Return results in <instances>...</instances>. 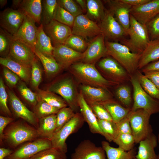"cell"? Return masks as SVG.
<instances>
[{
	"label": "cell",
	"mask_w": 159,
	"mask_h": 159,
	"mask_svg": "<svg viewBox=\"0 0 159 159\" xmlns=\"http://www.w3.org/2000/svg\"><path fill=\"white\" fill-rule=\"evenodd\" d=\"M39 137L35 127L23 122H12L4 131L3 141H4L9 146L15 150L21 144Z\"/></svg>",
	"instance_id": "cell-1"
},
{
	"label": "cell",
	"mask_w": 159,
	"mask_h": 159,
	"mask_svg": "<svg viewBox=\"0 0 159 159\" xmlns=\"http://www.w3.org/2000/svg\"><path fill=\"white\" fill-rule=\"evenodd\" d=\"M107 55L119 62L130 75L138 70V66L141 54L131 52L125 45L117 42L105 41Z\"/></svg>",
	"instance_id": "cell-2"
},
{
	"label": "cell",
	"mask_w": 159,
	"mask_h": 159,
	"mask_svg": "<svg viewBox=\"0 0 159 159\" xmlns=\"http://www.w3.org/2000/svg\"><path fill=\"white\" fill-rule=\"evenodd\" d=\"M71 68L75 76L84 85L107 89L118 84L105 78L96 68L94 64L76 62L71 66Z\"/></svg>",
	"instance_id": "cell-3"
},
{
	"label": "cell",
	"mask_w": 159,
	"mask_h": 159,
	"mask_svg": "<svg viewBox=\"0 0 159 159\" xmlns=\"http://www.w3.org/2000/svg\"><path fill=\"white\" fill-rule=\"evenodd\" d=\"M130 26L128 31V39L125 38L121 43L134 53L141 54L150 41L147 27L137 21L130 14Z\"/></svg>",
	"instance_id": "cell-4"
},
{
	"label": "cell",
	"mask_w": 159,
	"mask_h": 159,
	"mask_svg": "<svg viewBox=\"0 0 159 159\" xmlns=\"http://www.w3.org/2000/svg\"><path fill=\"white\" fill-rule=\"evenodd\" d=\"M130 80L133 89V102L131 110L143 109L150 115L159 113V102L145 91L137 75H130Z\"/></svg>",
	"instance_id": "cell-5"
},
{
	"label": "cell",
	"mask_w": 159,
	"mask_h": 159,
	"mask_svg": "<svg viewBox=\"0 0 159 159\" xmlns=\"http://www.w3.org/2000/svg\"><path fill=\"white\" fill-rule=\"evenodd\" d=\"M151 115L142 109L131 110L128 113L127 117L135 143H138L152 133L153 129L150 123Z\"/></svg>",
	"instance_id": "cell-6"
},
{
	"label": "cell",
	"mask_w": 159,
	"mask_h": 159,
	"mask_svg": "<svg viewBox=\"0 0 159 159\" xmlns=\"http://www.w3.org/2000/svg\"><path fill=\"white\" fill-rule=\"evenodd\" d=\"M48 91L60 95L74 112L79 108L78 102L79 94L72 78L67 77L54 82L49 87Z\"/></svg>",
	"instance_id": "cell-7"
},
{
	"label": "cell",
	"mask_w": 159,
	"mask_h": 159,
	"mask_svg": "<svg viewBox=\"0 0 159 159\" xmlns=\"http://www.w3.org/2000/svg\"><path fill=\"white\" fill-rule=\"evenodd\" d=\"M85 122L81 113H76L68 122L55 133L51 140L52 147L66 153L67 151L66 139L70 135L77 132Z\"/></svg>",
	"instance_id": "cell-8"
},
{
	"label": "cell",
	"mask_w": 159,
	"mask_h": 159,
	"mask_svg": "<svg viewBox=\"0 0 159 159\" xmlns=\"http://www.w3.org/2000/svg\"><path fill=\"white\" fill-rule=\"evenodd\" d=\"M52 148L51 140L45 138H39L19 146L5 159H30L41 151Z\"/></svg>",
	"instance_id": "cell-9"
},
{
	"label": "cell",
	"mask_w": 159,
	"mask_h": 159,
	"mask_svg": "<svg viewBox=\"0 0 159 159\" xmlns=\"http://www.w3.org/2000/svg\"><path fill=\"white\" fill-rule=\"evenodd\" d=\"M105 39L117 42L125 38L127 34L123 27L117 21L109 10H106L99 25Z\"/></svg>",
	"instance_id": "cell-10"
},
{
	"label": "cell",
	"mask_w": 159,
	"mask_h": 159,
	"mask_svg": "<svg viewBox=\"0 0 159 159\" xmlns=\"http://www.w3.org/2000/svg\"><path fill=\"white\" fill-rule=\"evenodd\" d=\"M26 16L19 9L7 8L0 13L1 27L13 36L19 29Z\"/></svg>",
	"instance_id": "cell-11"
},
{
	"label": "cell",
	"mask_w": 159,
	"mask_h": 159,
	"mask_svg": "<svg viewBox=\"0 0 159 159\" xmlns=\"http://www.w3.org/2000/svg\"><path fill=\"white\" fill-rule=\"evenodd\" d=\"M72 29V34L85 39L95 37L102 33L99 26L96 22L83 14L75 17Z\"/></svg>",
	"instance_id": "cell-12"
},
{
	"label": "cell",
	"mask_w": 159,
	"mask_h": 159,
	"mask_svg": "<svg viewBox=\"0 0 159 159\" xmlns=\"http://www.w3.org/2000/svg\"><path fill=\"white\" fill-rule=\"evenodd\" d=\"M35 23L33 19L26 15L19 30L12 36L13 40L20 41L26 45L34 53L37 29Z\"/></svg>",
	"instance_id": "cell-13"
},
{
	"label": "cell",
	"mask_w": 159,
	"mask_h": 159,
	"mask_svg": "<svg viewBox=\"0 0 159 159\" xmlns=\"http://www.w3.org/2000/svg\"><path fill=\"white\" fill-rule=\"evenodd\" d=\"M99 67L117 83H123L130 75L125 68L112 57H106L98 62Z\"/></svg>",
	"instance_id": "cell-14"
},
{
	"label": "cell",
	"mask_w": 159,
	"mask_h": 159,
	"mask_svg": "<svg viewBox=\"0 0 159 159\" xmlns=\"http://www.w3.org/2000/svg\"><path fill=\"white\" fill-rule=\"evenodd\" d=\"M105 38L101 34L95 37L89 43L84 52L82 60L83 62L94 64L101 57L107 55V50L105 44Z\"/></svg>",
	"instance_id": "cell-15"
},
{
	"label": "cell",
	"mask_w": 159,
	"mask_h": 159,
	"mask_svg": "<svg viewBox=\"0 0 159 159\" xmlns=\"http://www.w3.org/2000/svg\"><path fill=\"white\" fill-rule=\"evenodd\" d=\"M102 147H97L89 140L81 141L72 154L71 159H106Z\"/></svg>",
	"instance_id": "cell-16"
},
{
	"label": "cell",
	"mask_w": 159,
	"mask_h": 159,
	"mask_svg": "<svg viewBox=\"0 0 159 159\" xmlns=\"http://www.w3.org/2000/svg\"><path fill=\"white\" fill-rule=\"evenodd\" d=\"M43 29L50 38L54 47L64 44L67 39L72 34L70 27L54 19L43 26Z\"/></svg>",
	"instance_id": "cell-17"
},
{
	"label": "cell",
	"mask_w": 159,
	"mask_h": 159,
	"mask_svg": "<svg viewBox=\"0 0 159 159\" xmlns=\"http://www.w3.org/2000/svg\"><path fill=\"white\" fill-rule=\"evenodd\" d=\"M9 97L11 109L15 115L22 119L37 129L39 119L34 112L29 110L12 91H9Z\"/></svg>",
	"instance_id": "cell-18"
},
{
	"label": "cell",
	"mask_w": 159,
	"mask_h": 159,
	"mask_svg": "<svg viewBox=\"0 0 159 159\" xmlns=\"http://www.w3.org/2000/svg\"><path fill=\"white\" fill-rule=\"evenodd\" d=\"M159 14V0H150L143 5L132 7L130 14L138 22L145 25Z\"/></svg>",
	"instance_id": "cell-19"
},
{
	"label": "cell",
	"mask_w": 159,
	"mask_h": 159,
	"mask_svg": "<svg viewBox=\"0 0 159 159\" xmlns=\"http://www.w3.org/2000/svg\"><path fill=\"white\" fill-rule=\"evenodd\" d=\"M108 4L109 10L117 21L123 27L128 35L130 26V12L132 7L121 0L104 1Z\"/></svg>",
	"instance_id": "cell-20"
},
{
	"label": "cell",
	"mask_w": 159,
	"mask_h": 159,
	"mask_svg": "<svg viewBox=\"0 0 159 159\" xmlns=\"http://www.w3.org/2000/svg\"><path fill=\"white\" fill-rule=\"evenodd\" d=\"M53 56L62 67L67 68L82 59L84 53L76 51L64 44L54 47Z\"/></svg>",
	"instance_id": "cell-21"
},
{
	"label": "cell",
	"mask_w": 159,
	"mask_h": 159,
	"mask_svg": "<svg viewBox=\"0 0 159 159\" xmlns=\"http://www.w3.org/2000/svg\"><path fill=\"white\" fill-rule=\"evenodd\" d=\"M34 52L28 46L20 41L13 40L8 56L30 67L36 59Z\"/></svg>",
	"instance_id": "cell-22"
},
{
	"label": "cell",
	"mask_w": 159,
	"mask_h": 159,
	"mask_svg": "<svg viewBox=\"0 0 159 159\" xmlns=\"http://www.w3.org/2000/svg\"><path fill=\"white\" fill-rule=\"evenodd\" d=\"M78 102L79 108L85 122L88 124L90 132L98 134L103 137L104 134L101 129L98 120L81 92L78 94Z\"/></svg>",
	"instance_id": "cell-23"
},
{
	"label": "cell",
	"mask_w": 159,
	"mask_h": 159,
	"mask_svg": "<svg viewBox=\"0 0 159 159\" xmlns=\"http://www.w3.org/2000/svg\"><path fill=\"white\" fill-rule=\"evenodd\" d=\"M81 92L87 98L88 104L101 103L112 99L110 93L107 89L83 85L81 86Z\"/></svg>",
	"instance_id": "cell-24"
},
{
	"label": "cell",
	"mask_w": 159,
	"mask_h": 159,
	"mask_svg": "<svg viewBox=\"0 0 159 159\" xmlns=\"http://www.w3.org/2000/svg\"><path fill=\"white\" fill-rule=\"evenodd\" d=\"M157 138L153 132L139 143L138 150L134 159H157L155 148L157 144Z\"/></svg>",
	"instance_id": "cell-25"
},
{
	"label": "cell",
	"mask_w": 159,
	"mask_h": 159,
	"mask_svg": "<svg viewBox=\"0 0 159 159\" xmlns=\"http://www.w3.org/2000/svg\"><path fill=\"white\" fill-rule=\"evenodd\" d=\"M0 63L17 74L23 81L28 82L30 80L31 67L8 56L1 57Z\"/></svg>",
	"instance_id": "cell-26"
},
{
	"label": "cell",
	"mask_w": 159,
	"mask_h": 159,
	"mask_svg": "<svg viewBox=\"0 0 159 159\" xmlns=\"http://www.w3.org/2000/svg\"><path fill=\"white\" fill-rule=\"evenodd\" d=\"M56 114L39 119L37 129L40 137L51 140L56 132Z\"/></svg>",
	"instance_id": "cell-27"
},
{
	"label": "cell",
	"mask_w": 159,
	"mask_h": 159,
	"mask_svg": "<svg viewBox=\"0 0 159 159\" xmlns=\"http://www.w3.org/2000/svg\"><path fill=\"white\" fill-rule=\"evenodd\" d=\"M42 8L41 0H23L18 9L40 24Z\"/></svg>",
	"instance_id": "cell-28"
},
{
	"label": "cell",
	"mask_w": 159,
	"mask_h": 159,
	"mask_svg": "<svg viewBox=\"0 0 159 159\" xmlns=\"http://www.w3.org/2000/svg\"><path fill=\"white\" fill-rule=\"evenodd\" d=\"M159 59V40H150L141 54L138 69H143L150 63Z\"/></svg>",
	"instance_id": "cell-29"
},
{
	"label": "cell",
	"mask_w": 159,
	"mask_h": 159,
	"mask_svg": "<svg viewBox=\"0 0 159 159\" xmlns=\"http://www.w3.org/2000/svg\"><path fill=\"white\" fill-rule=\"evenodd\" d=\"M35 49L46 56L53 57L54 47L50 38L45 33L42 24L37 27Z\"/></svg>",
	"instance_id": "cell-30"
},
{
	"label": "cell",
	"mask_w": 159,
	"mask_h": 159,
	"mask_svg": "<svg viewBox=\"0 0 159 159\" xmlns=\"http://www.w3.org/2000/svg\"><path fill=\"white\" fill-rule=\"evenodd\" d=\"M100 103L107 110L116 123L127 117L131 110V108L124 107L113 99Z\"/></svg>",
	"instance_id": "cell-31"
},
{
	"label": "cell",
	"mask_w": 159,
	"mask_h": 159,
	"mask_svg": "<svg viewBox=\"0 0 159 159\" xmlns=\"http://www.w3.org/2000/svg\"><path fill=\"white\" fill-rule=\"evenodd\" d=\"M101 144L107 159H134L136 154L135 148L126 151L119 147L114 148L111 146L106 141H102Z\"/></svg>",
	"instance_id": "cell-32"
},
{
	"label": "cell",
	"mask_w": 159,
	"mask_h": 159,
	"mask_svg": "<svg viewBox=\"0 0 159 159\" xmlns=\"http://www.w3.org/2000/svg\"><path fill=\"white\" fill-rule=\"evenodd\" d=\"M86 15L91 20L100 21L104 16L106 9L100 0H87Z\"/></svg>",
	"instance_id": "cell-33"
},
{
	"label": "cell",
	"mask_w": 159,
	"mask_h": 159,
	"mask_svg": "<svg viewBox=\"0 0 159 159\" xmlns=\"http://www.w3.org/2000/svg\"><path fill=\"white\" fill-rule=\"evenodd\" d=\"M37 90L36 93L39 99L59 109L67 107V105L66 102L61 97L48 90L45 91L39 89Z\"/></svg>",
	"instance_id": "cell-34"
},
{
	"label": "cell",
	"mask_w": 159,
	"mask_h": 159,
	"mask_svg": "<svg viewBox=\"0 0 159 159\" xmlns=\"http://www.w3.org/2000/svg\"><path fill=\"white\" fill-rule=\"evenodd\" d=\"M35 53L39 59L47 74L49 76L56 74L62 68L53 57L46 56L36 49Z\"/></svg>",
	"instance_id": "cell-35"
},
{
	"label": "cell",
	"mask_w": 159,
	"mask_h": 159,
	"mask_svg": "<svg viewBox=\"0 0 159 159\" xmlns=\"http://www.w3.org/2000/svg\"><path fill=\"white\" fill-rule=\"evenodd\" d=\"M58 5L57 0H42V12L41 24L46 25L54 19V14Z\"/></svg>",
	"instance_id": "cell-36"
},
{
	"label": "cell",
	"mask_w": 159,
	"mask_h": 159,
	"mask_svg": "<svg viewBox=\"0 0 159 159\" xmlns=\"http://www.w3.org/2000/svg\"><path fill=\"white\" fill-rule=\"evenodd\" d=\"M98 120L104 137L109 142H113L118 135L116 123L113 121Z\"/></svg>",
	"instance_id": "cell-37"
},
{
	"label": "cell",
	"mask_w": 159,
	"mask_h": 159,
	"mask_svg": "<svg viewBox=\"0 0 159 159\" xmlns=\"http://www.w3.org/2000/svg\"><path fill=\"white\" fill-rule=\"evenodd\" d=\"M136 72V75L143 89L150 96L159 102V88L140 72L138 70Z\"/></svg>",
	"instance_id": "cell-38"
},
{
	"label": "cell",
	"mask_w": 159,
	"mask_h": 159,
	"mask_svg": "<svg viewBox=\"0 0 159 159\" xmlns=\"http://www.w3.org/2000/svg\"><path fill=\"white\" fill-rule=\"evenodd\" d=\"M59 109L39 99L36 105L34 107V112L39 119L51 115L56 114Z\"/></svg>",
	"instance_id": "cell-39"
},
{
	"label": "cell",
	"mask_w": 159,
	"mask_h": 159,
	"mask_svg": "<svg viewBox=\"0 0 159 159\" xmlns=\"http://www.w3.org/2000/svg\"><path fill=\"white\" fill-rule=\"evenodd\" d=\"M88 44L82 37L72 34L67 39L64 44L76 51L82 53L85 51Z\"/></svg>",
	"instance_id": "cell-40"
},
{
	"label": "cell",
	"mask_w": 159,
	"mask_h": 159,
	"mask_svg": "<svg viewBox=\"0 0 159 159\" xmlns=\"http://www.w3.org/2000/svg\"><path fill=\"white\" fill-rule=\"evenodd\" d=\"M115 94L122 105L131 109L132 102L131 91L128 85H122L118 87L115 90Z\"/></svg>",
	"instance_id": "cell-41"
},
{
	"label": "cell",
	"mask_w": 159,
	"mask_h": 159,
	"mask_svg": "<svg viewBox=\"0 0 159 159\" xmlns=\"http://www.w3.org/2000/svg\"><path fill=\"white\" fill-rule=\"evenodd\" d=\"M75 114L69 107H66L60 109L56 114L55 133L68 122L74 116Z\"/></svg>",
	"instance_id": "cell-42"
},
{
	"label": "cell",
	"mask_w": 159,
	"mask_h": 159,
	"mask_svg": "<svg viewBox=\"0 0 159 159\" xmlns=\"http://www.w3.org/2000/svg\"><path fill=\"white\" fill-rule=\"evenodd\" d=\"M66 153L54 148L44 150L30 159H67Z\"/></svg>",
	"instance_id": "cell-43"
},
{
	"label": "cell",
	"mask_w": 159,
	"mask_h": 159,
	"mask_svg": "<svg viewBox=\"0 0 159 159\" xmlns=\"http://www.w3.org/2000/svg\"><path fill=\"white\" fill-rule=\"evenodd\" d=\"M75 18L71 14L58 4L54 16V20L71 28L73 25Z\"/></svg>",
	"instance_id": "cell-44"
},
{
	"label": "cell",
	"mask_w": 159,
	"mask_h": 159,
	"mask_svg": "<svg viewBox=\"0 0 159 159\" xmlns=\"http://www.w3.org/2000/svg\"><path fill=\"white\" fill-rule=\"evenodd\" d=\"M118 147L126 151H129L134 148L135 143L134 138L132 134H119L113 141Z\"/></svg>",
	"instance_id": "cell-45"
},
{
	"label": "cell",
	"mask_w": 159,
	"mask_h": 159,
	"mask_svg": "<svg viewBox=\"0 0 159 159\" xmlns=\"http://www.w3.org/2000/svg\"><path fill=\"white\" fill-rule=\"evenodd\" d=\"M12 35L0 28V53L1 55L8 56L13 40Z\"/></svg>",
	"instance_id": "cell-46"
},
{
	"label": "cell",
	"mask_w": 159,
	"mask_h": 159,
	"mask_svg": "<svg viewBox=\"0 0 159 159\" xmlns=\"http://www.w3.org/2000/svg\"><path fill=\"white\" fill-rule=\"evenodd\" d=\"M18 89L22 97L29 104L34 107L36 105L39 99L37 95L28 88L24 82H19Z\"/></svg>",
	"instance_id": "cell-47"
},
{
	"label": "cell",
	"mask_w": 159,
	"mask_h": 159,
	"mask_svg": "<svg viewBox=\"0 0 159 159\" xmlns=\"http://www.w3.org/2000/svg\"><path fill=\"white\" fill-rule=\"evenodd\" d=\"M59 5L65 9L74 17L83 14L82 10L76 2L73 0H58Z\"/></svg>",
	"instance_id": "cell-48"
},
{
	"label": "cell",
	"mask_w": 159,
	"mask_h": 159,
	"mask_svg": "<svg viewBox=\"0 0 159 159\" xmlns=\"http://www.w3.org/2000/svg\"><path fill=\"white\" fill-rule=\"evenodd\" d=\"M42 79V70L36 59L32 62L31 67L30 81L32 86L35 88L38 89Z\"/></svg>",
	"instance_id": "cell-49"
},
{
	"label": "cell",
	"mask_w": 159,
	"mask_h": 159,
	"mask_svg": "<svg viewBox=\"0 0 159 159\" xmlns=\"http://www.w3.org/2000/svg\"><path fill=\"white\" fill-rule=\"evenodd\" d=\"M8 95L2 78L0 79V107L1 110L6 116L11 117V113L7 105Z\"/></svg>",
	"instance_id": "cell-50"
},
{
	"label": "cell",
	"mask_w": 159,
	"mask_h": 159,
	"mask_svg": "<svg viewBox=\"0 0 159 159\" xmlns=\"http://www.w3.org/2000/svg\"><path fill=\"white\" fill-rule=\"evenodd\" d=\"M150 40H159V14L145 25Z\"/></svg>",
	"instance_id": "cell-51"
},
{
	"label": "cell",
	"mask_w": 159,
	"mask_h": 159,
	"mask_svg": "<svg viewBox=\"0 0 159 159\" xmlns=\"http://www.w3.org/2000/svg\"><path fill=\"white\" fill-rule=\"evenodd\" d=\"M98 119L113 121L110 114L100 103H94L89 104Z\"/></svg>",
	"instance_id": "cell-52"
},
{
	"label": "cell",
	"mask_w": 159,
	"mask_h": 159,
	"mask_svg": "<svg viewBox=\"0 0 159 159\" xmlns=\"http://www.w3.org/2000/svg\"><path fill=\"white\" fill-rule=\"evenodd\" d=\"M116 123L118 135L122 134H132V129L127 115Z\"/></svg>",
	"instance_id": "cell-53"
},
{
	"label": "cell",
	"mask_w": 159,
	"mask_h": 159,
	"mask_svg": "<svg viewBox=\"0 0 159 159\" xmlns=\"http://www.w3.org/2000/svg\"><path fill=\"white\" fill-rule=\"evenodd\" d=\"M4 67L3 69V73L6 82L10 87L15 86L19 81L20 78L11 70Z\"/></svg>",
	"instance_id": "cell-54"
},
{
	"label": "cell",
	"mask_w": 159,
	"mask_h": 159,
	"mask_svg": "<svg viewBox=\"0 0 159 159\" xmlns=\"http://www.w3.org/2000/svg\"><path fill=\"white\" fill-rule=\"evenodd\" d=\"M14 119L11 117L0 116V143L3 142L4 132L7 126L13 122Z\"/></svg>",
	"instance_id": "cell-55"
},
{
	"label": "cell",
	"mask_w": 159,
	"mask_h": 159,
	"mask_svg": "<svg viewBox=\"0 0 159 159\" xmlns=\"http://www.w3.org/2000/svg\"><path fill=\"white\" fill-rule=\"evenodd\" d=\"M143 72L147 78L159 88V71H150Z\"/></svg>",
	"instance_id": "cell-56"
},
{
	"label": "cell",
	"mask_w": 159,
	"mask_h": 159,
	"mask_svg": "<svg viewBox=\"0 0 159 159\" xmlns=\"http://www.w3.org/2000/svg\"><path fill=\"white\" fill-rule=\"evenodd\" d=\"M142 69L143 72L150 71H159V59L150 63Z\"/></svg>",
	"instance_id": "cell-57"
},
{
	"label": "cell",
	"mask_w": 159,
	"mask_h": 159,
	"mask_svg": "<svg viewBox=\"0 0 159 159\" xmlns=\"http://www.w3.org/2000/svg\"><path fill=\"white\" fill-rule=\"evenodd\" d=\"M123 3L132 7L139 6L145 4L150 0H121Z\"/></svg>",
	"instance_id": "cell-58"
},
{
	"label": "cell",
	"mask_w": 159,
	"mask_h": 159,
	"mask_svg": "<svg viewBox=\"0 0 159 159\" xmlns=\"http://www.w3.org/2000/svg\"><path fill=\"white\" fill-rule=\"evenodd\" d=\"M14 150L10 148L1 147L0 148V159H5L10 155Z\"/></svg>",
	"instance_id": "cell-59"
},
{
	"label": "cell",
	"mask_w": 159,
	"mask_h": 159,
	"mask_svg": "<svg viewBox=\"0 0 159 159\" xmlns=\"http://www.w3.org/2000/svg\"><path fill=\"white\" fill-rule=\"evenodd\" d=\"M77 4L80 6L83 12H86L87 9V1L84 0H75Z\"/></svg>",
	"instance_id": "cell-60"
},
{
	"label": "cell",
	"mask_w": 159,
	"mask_h": 159,
	"mask_svg": "<svg viewBox=\"0 0 159 159\" xmlns=\"http://www.w3.org/2000/svg\"><path fill=\"white\" fill-rule=\"evenodd\" d=\"M23 0H13L12 1V8L16 10L19 8Z\"/></svg>",
	"instance_id": "cell-61"
},
{
	"label": "cell",
	"mask_w": 159,
	"mask_h": 159,
	"mask_svg": "<svg viewBox=\"0 0 159 159\" xmlns=\"http://www.w3.org/2000/svg\"><path fill=\"white\" fill-rule=\"evenodd\" d=\"M7 0H0V8H2L5 6L7 4Z\"/></svg>",
	"instance_id": "cell-62"
},
{
	"label": "cell",
	"mask_w": 159,
	"mask_h": 159,
	"mask_svg": "<svg viewBox=\"0 0 159 159\" xmlns=\"http://www.w3.org/2000/svg\"><path fill=\"white\" fill-rule=\"evenodd\" d=\"M157 141L159 144V132L158 134V138H157ZM157 159H159V152L158 155H157Z\"/></svg>",
	"instance_id": "cell-63"
}]
</instances>
